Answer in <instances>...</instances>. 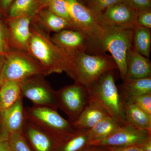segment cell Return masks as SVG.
<instances>
[{
    "mask_svg": "<svg viewBox=\"0 0 151 151\" xmlns=\"http://www.w3.org/2000/svg\"><path fill=\"white\" fill-rule=\"evenodd\" d=\"M30 31L27 52L39 62L47 76L54 73L66 72L74 55L55 44L50 33L40 27L32 19Z\"/></svg>",
    "mask_w": 151,
    "mask_h": 151,
    "instance_id": "obj_1",
    "label": "cell"
},
{
    "mask_svg": "<svg viewBox=\"0 0 151 151\" xmlns=\"http://www.w3.org/2000/svg\"><path fill=\"white\" fill-rule=\"evenodd\" d=\"M115 69L118 68L111 55L105 53L89 55L82 52L73 56L65 73L74 83L89 92L104 73Z\"/></svg>",
    "mask_w": 151,
    "mask_h": 151,
    "instance_id": "obj_2",
    "label": "cell"
},
{
    "mask_svg": "<svg viewBox=\"0 0 151 151\" xmlns=\"http://www.w3.org/2000/svg\"><path fill=\"white\" fill-rule=\"evenodd\" d=\"M114 70L103 74L89 92L90 100L121 126L127 124L124 102L115 81Z\"/></svg>",
    "mask_w": 151,
    "mask_h": 151,
    "instance_id": "obj_3",
    "label": "cell"
},
{
    "mask_svg": "<svg viewBox=\"0 0 151 151\" xmlns=\"http://www.w3.org/2000/svg\"><path fill=\"white\" fill-rule=\"evenodd\" d=\"M103 35L100 41V53L108 51L116 63L122 80L127 73V58L128 52L133 47L134 29L123 28L103 24Z\"/></svg>",
    "mask_w": 151,
    "mask_h": 151,
    "instance_id": "obj_4",
    "label": "cell"
},
{
    "mask_svg": "<svg viewBox=\"0 0 151 151\" xmlns=\"http://www.w3.org/2000/svg\"><path fill=\"white\" fill-rule=\"evenodd\" d=\"M24 114L27 120L49 135L58 144L77 131L70 121L65 120L57 111L48 107L33 105L24 108Z\"/></svg>",
    "mask_w": 151,
    "mask_h": 151,
    "instance_id": "obj_5",
    "label": "cell"
},
{
    "mask_svg": "<svg viewBox=\"0 0 151 151\" xmlns=\"http://www.w3.org/2000/svg\"><path fill=\"white\" fill-rule=\"evenodd\" d=\"M65 1L75 29L81 32L86 36L89 43V50L96 54L100 53V45L103 29L97 15L78 0H65Z\"/></svg>",
    "mask_w": 151,
    "mask_h": 151,
    "instance_id": "obj_6",
    "label": "cell"
},
{
    "mask_svg": "<svg viewBox=\"0 0 151 151\" xmlns=\"http://www.w3.org/2000/svg\"><path fill=\"white\" fill-rule=\"evenodd\" d=\"M4 56L5 60L3 82L9 81L20 83L33 76H47L39 62L27 52L12 49Z\"/></svg>",
    "mask_w": 151,
    "mask_h": 151,
    "instance_id": "obj_7",
    "label": "cell"
},
{
    "mask_svg": "<svg viewBox=\"0 0 151 151\" xmlns=\"http://www.w3.org/2000/svg\"><path fill=\"white\" fill-rule=\"evenodd\" d=\"M58 108L62 110L74 122L84 111L90 100L88 90L85 87L74 83L55 91Z\"/></svg>",
    "mask_w": 151,
    "mask_h": 151,
    "instance_id": "obj_8",
    "label": "cell"
},
{
    "mask_svg": "<svg viewBox=\"0 0 151 151\" xmlns=\"http://www.w3.org/2000/svg\"><path fill=\"white\" fill-rule=\"evenodd\" d=\"M42 75L33 76L19 83L22 96L33 105L48 107L57 111L58 108L55 91Z\"/></svg>",
    "mask_w": 151,
    "mask_h": 151,
    "instance_id": "obj_9",
    "label": "cell"
},
{
    "mask_svg": "<svg viewBox=\"0 0 151 151\" xmlns=\"http://www.w3.org/2000/svg\"><path fill=\"white\" fill-rule=\"evenodd\" d=\"M150 137L151 132L127 124L111 136L92 142L89 143V146L121 147L138 145Z\"/></svg>",
    "mask_w": 151,
    "mask_h": 151,
    "instance_id": "obj_10",
    "label": "cell"
},
{
    "mask_svg": "<svg viewBox=\"0 0 151 151\" xmlns=\"http://www.w3.org/2000/svg\"><path fill=\"white\" fill-rule=\"evenodd\" d=\"M32 18L31 17L25 16L4 19L12 49L27 52Z\"/></svg>",
    "mask_w": 151,
    "mask_h": 151,
    "instance_id": "obj_11",
    "label": "cell"
},
{
    "mask_svg": "<svg viewBox=\"0 0 151 151\" xmlns=\"http://www.w3.org/2000/svg\"><path fill=\"white\" fill-rule=\"evenodd\" d=\"M25 120L22 98L10 108L0 111V141L7 140L12 134L22 132Z\"/></svg>",
    "mask_w": 151,
    "mask_h": 151,
    "instance_id": "obj_12",
    "label": "cell"
},
{
    "mask_svg": "<svg viewBox=\"0 0 151 151\" xmlns=\"http://www.w3.org/2000/svg\"><path fill=\"white\" fill-rule=\"evenodd\" d=\"M136 16L137 12L122 2L108 8L97 18L100 24L134 29L138 26Z\"/></svg>",
    "mask_w": 151,
    "mask_h": 151,
    "instance_id": "obj_13",
    "label": "cell"
},
{
    "mask_svg": "<svg viewBox=\"0 0 151 151\" xmlns=\"http://www.w3.org/2000/svg\"><path fill=\"white\" fill-rule=\"evenodd\" d=\"M51 40L55 44L73 55L89 49L86 36L77 30H62L55 33L51 37Z\"/></svg>",
    "mask_w": 151,
    "mask_h": 151,
    "instance_id": "obj_14",
    "label": "cell"
},
{
    "mask_svg": "<svg viewBox=\"0 0 151 151\" xmlns=\"http://www.w3.org/2000/svg\"><path fill=\"white\" fill-rule=\"evenodd\" d=\"M22 132L30 147L35 151H53L58 145L49 135L26 119Z\"/></svg>",
    "mask_w": 151,
    "mask_h": 151,
    "instance_id": "obj_15",
    "label": "cell"
},
{
    "mask_svg": "<svg viewBox=\"0 0 151 151\" xmlns=\"http://www.w3.org/2000/svg\"><path fill=\"white\" fill-rule=\"evenodd\" d=\"M32 21L49 33L58 32L68 29H75L70 22L57 15L47 8L42 9L32 17Z\"/></svg>",
    "mask_w": 151,
    "mask_h": 151,
    "instance_id": "obj_16",
    "label": "cell"
},
{
    "mask_svg": "<svg viewBox=\"0 0 151 151\" xmlns=\"http://www.w3.org/2000/svg\"><path fill=\"white\" fill-rule=\"evenodd\" d=\"M151 77V63L148 58L137 52L132 47L127 58V73L125 78H144Z\"/></svg>",
    "mask_w": 151,
    "mask_h": 151,
    "instance_id": "obj_17",
    "label": "cell"
},
{
    "mask_svg": "<svg viewBox=\"0 0 151 151\" xmlns=\"http://www.w3.org/2000/svg\"><path fill=\"white\" fill-rule=\"evenodd\" d=\"M118 89L123 102L142 94L151 93V77L144 78H125Z\"/></svg>",
    "mask_w": 151,
    "mask_h": 151,
    "instance_id": "obj_18",
    "label": "cell"
},
{
    "mask_svg": "<svg viewBox=\"0 0 151 151\" xmlns=\"http://www.w3.org/2000/svg\"><path fill=\"white\" fill-rule=\"evenodd\" d=\"M108 116L100 107L89 101L77 120L70 122L75 129L89 130L101 120Z\"/></svg>",
    "mask_w": 151,
    "mask_h": 151,
    "instance_id": "obj_19",
    "label": "cell"
},
{
    "mask_svg": "<svg viewBox=\"0 0 151 151\" xmlns=\"http://www.w3.org/2000/svg\"><path fill=\"white\" fill-rule=\"evenodd\" d=\"M123 102L127 124L151 133V116L138 108L132 101L129 100Z\"/></svg>",
    "mask_w": 151,
    "mask_h": 151,
    "instance_id": "obj_20",
    "label": "cell"
},
{
    "mask_svg": "<svg viewBox=\"0 0 151 151\" xmlns=\"http://www.w3.org/2000/svg\"><path fill=\"white\" fill-rule=\"evenodd\" d=\"M22 97L19 83L4 81L0 88V111L10 108Z\"/></svg>",
    "mask_w": 151,
    "mask_h": 151,
    "instance_id": "obj_21",
    "label": "cell"
},
{
    "mask_svg": "<svg viewBox=\"0 0 151 151\" xmlns=\"http://www.w3.org/2000/svg\"><path fill=\"white\" fill-rule=\"evenodd\" d=\"M89 130H77L75 134L58 144L53 151L83 150L89 146Z\"/></svg>",
    "mask_w": 151,
    "mask_h": 151,
    "instance_id": "obj_22",
    "label": "cell"
},
{
    "mask_svg": "<svg viewBox=\"0 0 151 151\" xmlns=\"http://www.w3.org/2000/svg\"><path fill=\"white\" fill-rule=\"evenodd\" d=\"M121 127L109 116L104 118L89 130V143L111 136Z\"/></svg>",
    "mask_w": 151,
    "mask_h": 151,
    "instance_id": "obj_23",
    "label": "cell"
},
{
    "mask_svg": "<svg viewBox=\"0 0 151 151\" xmlns=\"http://www.w3.org/2000/svg\"><path fill=\"white\" fill-rule=\"evenodd\" d=\"M151 35L150 29L137 26L134 29L133 47L137 52L148 58L150 53Z\"/></svg>",
    "mask_w": 151,
    "mask_h": 151,
    "instance_id": "obj_24",
    "label": "cell"
},
{
    "mask_svg": "<svg viewBox=\"0 0 151 151\" xmlns=\"http://www.w3.org/2000/svg\"><path fill=\"white\" fill-rule=\"evenodd\" d=\"M37 2V0H14L6 19L25 16L32 17L36 13Z\"/></svg>",
    "mask_w": 151,
    "mask_h": 151,
    "instance_id": "obj_25",
    "label": "cell"
},
{
    "mask_svg": "<svg viewBox=\"0 0 151 151\" xmlns=\"http://www.w3.org/2000/svg\"><path fill=\"white\" fill-rule=\"evenodd\" d=\"M7 141L12 151H32L22 132L12 134L9 136Z\"/></svg>",
    "mask_w": 151,
    "mask_h": 151,
    "instance_id": "obj_26",
    "label": "cell"
},
{
    "mask_svg": "<svg viewBox=\"0 0 151 151\" xmlns=\"http://www.w3.org/2000/svg\"><path fill=\"white\" fill-rule=\"evenodd\" d=\"M122 2V0H89L87 7L97 17L111 6Z\"/></svg>",
    "mask_w": 151,
    "mask_h": 151,
    "instance_id": "obj_27",
    "label": "cell"
},
{
    "mask_svg": "<svg viewBox=\"0 0 151 151\" xmlns=\"http://www.w3.org/2000/svg\"><path fill=\"white\" fill-rule=\"evenodd\" d=\"M47 8L57 15L67 20L72 24L65 0H52Z\"/></svg>",
    "mask_w": 151,
    "mask_h": 151,
    "instance_id": "obj_28",
    "label": "cell"
},
{
    "mask_svg": "<svg viewBox=\"0 0 151 151\" xmlns=\"http://www.w3.org/2000/svg\"><path fill=\"white\" fill-rule=\"evenodd\" d=\"M9 42L7 30L4 19L0 16V54L6 55L12 50Z\"/></svg>",
    "mask_w": 151,
    "mask_h": 151,
    "instance_id": "obj_29",
    "label": "cell"
},
{
    "mask_svg": "<svg viewBox=\"0 0 151 151\" xmlns=\"http://www.w3.org/2000/svg\"><path fill=\"white\" fill-rule=\"evenodd\" d=\"M130 101H132L138 108L149 116H151V93L137 96Z\"/></svg>",
    "mask_w": 151,
    "mask_h": 151,
    "instance_id": "obj_30",
    "label": "cell"
},
{
    "mask_svg": "<svg viewBox=\"0 0 151 151\" xmlns=\"http://www.w3.org/2000/svg\"><path fill=\"white\" fill-rule=\"evenodd\" d=\"M122 3L136 12L151 9V0H122Z\"/></svg>",
    "mask_w": 151,
    "mask_h": 151,
    "instance_id": "obj_31",
    "label": "cell"
},
{
    "mask_svg": "<svg viewBox=\"0 0 151 151\" xmlns=\"http://www.w3.org/2000/svg\"><path fill=\"white\" fill-rule=\"evenodd\" d=\"M136 20L138 26L151 28V9L145 10L137 12Z\"/></svg>",
    "mask_w": 151,
    "mask_h": 151,
    "instance_id": "obj_32",
    "label": "cell"
},
{
    "mask_svg": "<svg viewBox=\"0 0 151 151\" xmlns=\"http://www.w3.org/2000/svg\"><path fill=\"white\" fill-rule=\"evenodd\" d=\"M13 1L14 0H0V16L2 18H6L9 9Z\"/></svg>",
    "mask_w": 151,
    "mask_h": 151,
    "instance_id": "obj_33",
    "label": "cell"
},
{
    "mask_svg": "<svg viewBox=\"0 0 151 151\" xmlns=\"http://www.w3.org/2000/svg\"><path fill=\"white\" fill-rule=\"evenodd\" d=\"M108 151H144L137 145L127 146V147H104Z\"/></svg>",
    "mask_w": 151,
    "mask_h": 151,
    "instance_id": "obj_34",
    "label": "cell"
},
{
    "mask_svg": "<svg viewBox=\"0 0 151 151\" xmlns=\"http://www.w3.org/2000/svg\"><path fill=\"white\" fill-rule=\"evenodd\" d=\"M52 0H37L36 14L42 9L47 8Z\"/></svg>",
    "mask_w": 151,
    "mask_h": 151,
    "instance_id": "obj_35",
    "label": "cell"
},
{
    "mask_svg": "<svg viewBox=\"0 0 151 151\" xmlns=\"http://www.w3.org/2000/svg\"><path fill=\"white\" fill-rule=\"evenodd\" d=\"M137 146L144 151H151V137Z\"/></svg>",
    "mask_w": 151,
    "mask_h": 151,
    "instance_id": "obj_36",
    "label": "cell"
},
{
    "mask_svg": "<svg viewBox=\"0 0 151 151\" xmlns=\"http://www.w3.org/2000/svg\"><path fill=\"white\" fill-rule=\"evenodd\" d=\"M5 58L2 55L0 54V88L3 83V71Z\"/></svg>",
    "mask_w": 151,
    "mask_h": 151,
    "instance_id": "obj_37",
    "label": "cell"
},
{
    "mask_svg": "<svg viewBox=\"0 0 151 151\" xmlns=\"http://www.w3.org/2000/svg\"><path fill=\"white\" fill-rule=\"evenodd\" d=\"M81 151H108L104 147L89 146Z\"/></svg>",
    "mask_w": 151,
    "mask_h": 151,
    "instance_id": "obj_38",
    "label": "cell"
},
{
    "mask_svg": "<svg viewBox=\"0 0 151 151\" xmlns=\"http://www.w3.org/2000/svg\"><path fill=\"white\" fill-rule=\"evenodd\" d=\"M0 141V151H4L6 141Z\"/></svg>",
    "mask_w": 151,
    "mask_h": 151,
    "instance_id": "obj_39",
    "label": "cell"
},
{
    "mask_svg": "<svg viewBox=\"0 0 151 151\" xmlns=\"http://www.w3.org/2000/svg\"><path fill=\"white\" fill-rule=\"evenodd\" d=\"M4 151H12V150H11L8 141H7L6 142Z\"/></svg>",
    "mask_w": 151,
    "mask_h": 151,
    "instance_id": "obj_40",
    "label": "cell"
}]
</instances>
